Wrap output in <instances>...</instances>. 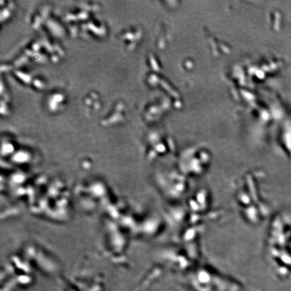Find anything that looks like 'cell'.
Segmentation results:
<instances>
[{
  "label": "cell",
  "instance_id": "1",
  "mask_svg": "<svg viewBox=\"0 0 291 291\" xmlns=\"http://www.w3.org/2000/svg\"><path fill=\"white\" fill-rule=\"evenodd\" d=\"M160 177L159 187L168 200L179 201L187 194L189 188V178L179 171L177 167L167 168L161 172Z\"/></svg>",
  "mask_w": 291,
  "mask_h": 291
}]
</instances>
